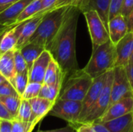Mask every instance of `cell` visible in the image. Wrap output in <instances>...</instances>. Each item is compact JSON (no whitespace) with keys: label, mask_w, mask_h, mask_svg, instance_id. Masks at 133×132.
I'll use <instances>...</instances> for the list:
<instances>
[{"label":"cell","mask_w":133,"mask_h":132,"mask_svg":"<svg viewBox=\"0 0 133 132\" xmlns=\"http://www.w3.org/2000/svg\"><path fill=\"white\" fill-rule=\"evenodd\" d=\"M79 12L81 11L78 8L69 7L58 32L47 49L65 78L79 69L76 55V35Z\"/></svg>","instance_id":"1"},{"label":"cell","mask_w":133,"mask_h":132,"mask_svg":"<svg viewBox=\"0 0 133 132\" xmlns=\"http://www.w3.org/2000/svg\"><path fill=\"white\" fill-rule=\"evenodd\" d=\"M69 7V6L55 8L46 12L36 31L28 42L40 44L47 50L58 32Z\"/></svg>","instance_id":"2"},{"label":"cell","mask_w":133,"mask_h":132,"mask_svg":"<svg viewBox=\"0 0 133 132\" xmlns=\"http://www.w3.org/2000/svg\"><path fill=\"white\" fill-rule=\"evenodd\" d=\"M115 44L111 40L93 49L91 57L83 68L93 79L107 73L116 66Z\"/></svg>","instance_id":"3"},{"label":"cell","mask_w":133,"mask_h":132,"mask_svg":"<svg viewBox=\"0 0 133 132\" xmlns=\"http://www.w3.org/2000/svg\"><path fill=\"white\" fill-rule=\"evenodd\" d=\"M93 80L83 69H78L65 78L58 99L83 101Z\"/></svg>","instance_id":"4"},{"label":"cell","mask_w":133,"mask_h":132,"mask_svg":"<svg viewBox=\"0 0 133 132\" xmlns=\"http://www.w3.org/2000/svg\"><path fill=\"white\" fill-rule=\"evenodd\" d=\"M82 109V101L58 99L48 114L65 121L68 124L76 128L78 126Z\"/></svg>","instance_id":"5"},{"label":"cell","mask_w":133,"mask_h":132,"mask_svg":"<svg viewBox=\"0 0 133 132\" xmlns=\"http://www.w3.org/2000/svg\"><path fill=\"white\" fill-rule=\"evenodd\" d=\"M87 23L93 49L110 40L108 29L95 9H89L83 12Z\"/></svg>","instance_id":"6"},{"label":"cell","mask_w":133,"mask_h":132,"mask_svg":"<svg viewBox=\"0 0 133 132\" xmlns=\"http://www.w3.org/2000/svg\"><path fill=\"white\" fill-rule=\"evenodd\" d=\"M114 77V70H111L107 72L105 82L101 91V93L97 100L96 103L91 109L86 120L83 122H94L98 120L108 110L110 100H111V85Z\"/></svg>","instance_id":"7"},{"label":"cell","mask_w":133,"mask_h":132,"mask_svg":"<svg viewBox=\"0 0 133 132\" xmlns=\"http://www.w3.org/2000/svg\"><path fill=\"white\" fill-rule=\"evenodd\" d=\"M114 70V77L111 85L110 104L112 105L115 102L133 93L127 77L125 66H115Z\"/></svg>","instance_id":"8"},{"label":"cell","mask_w":133,"mask_h":132,"mask_svg":"<svg viewBox=\"0 0 133 132\" xmlns=\"http://www.w3.org/2000/svg\"><path fill=\"white\" fill-rule=\"evenodd\" d=\"M44 14L45 12H39L31 18L27 19L23 22L14 26L15 33L17 37L16 49H20L29 41L30 37L36 31Z\"/></svg>","instance_id":"9"},{"label":"cell","mask_w":133,"mask_h":132,"mask_svg":"<svg viewBox=\"0 0 133 132\" xmlns=\"http://www.w3.org/2000/svg\"><path fill=\"white\" fill-rule=\"evenodd\" d=\"M106 75L107 73L101 75L98 77H96L93 80V83L91 86L90 87L87 95L85 96L83 102V109L81 114L79 118L78 125L81 123H83L86 118L87 117L89 113L90 112L91 109L96 103L97 100H98L101 91L103 89L105 79H106Z\"/></svg>","instance_id":"10"},{"label":"cell","mask_w":133,"mask_h":132,"mask_svg":"<svg viewBox=\"0 0 133 132\" xmlns=\"http://www.w3.org/2000/svg\"><path fill=\"white\" fill-rule=\"evenodd\" d=\"M132 111L133 93H132L111 105L105 111V113L98 120L96 121V122L104 123L108 121L124 116Z\"/></svg>","instance_id":"11"},{"label":"cell","mask_w":133,"mask_h":132,"mask_svg":"<svg viewBox=\"0 0 133 132\" xmlns=\"http://www.w3.org/2000/svg\"><path fill=\"white\" fill-rule=\"evenodd\" d=\"M29 101L32 110V114L29 122V131L32 132L35 126L39 124L46 115L49 114L55 102H52L49 100L40 96L30 99Z\"/></svg>","instance_id":"12"},{"label":"cell","mask_w":133,"mask_h":132,"mask_svg":"<svg viewBox=\"0 0 133 132\" xmlns=\"http://www.w3.org/2000/svg\"><path fill=\"white\" fill-rule=\"evenodd\" d=\"M52 58L51 53L48 50H44L35 60L29 71V82L44 83L46 70Z\"/></svg>","instance_id":"13"},{"label":"cell","mask_w":133,"mask_h":132,"mask_svg":"<svg viewBox=\"0 0 133 132\" xmlns=\"http://www.w3.org/2000/svg\"><path fill=\"white\" fill-rule=\"evenodd\" d=\"M116 66H126L133 54V32H128L116 44Z\"/></svg>","instance_id":"14"},{"label":"cell","mask_w":133,"mask_h":132,"mask_svg":"<svg viewBox=\"0 0 133 132\" xmlns=\"http://www.w3.org/2000/svg\"><path fill=\"white\" fill-rule=\"evenodd\" d=\"M32 1L34 0H19L1 12L0 24L7 26L15 25L19 15Z\"/></svg>","instance_id":"15"},{"label":"cell","mask_w":133,"mask_h":132,"mask_svg":"<svg viewBox=\"0 0 133 132\" xmlns=\"http://www.w3.org/2000/svg\"><path fill=\"white\" fill-rule=\"evenodd\" d=\"M108 32L110 40L114 44H116L122 38H123L128 31V26L125 18L120 13L108 21Z\"/></svg>","instance_id":"16"},{"label":"cell","mask_w":133,"mask_h":132,"mask_svg":"<svg viewBox=\"0 0 133 132\" xmlns=\"http://www.w3.org/2000/svg\"><path fill=\"white\" fill-rule=\"evenodd\" d=\"M0 74L12 86L16 75L14 63V50L2 53L0 56Z\"/></svg>","instance_id":"17"},{"label":"cell","mask_w":133,"mask_h":132,"mask_svg":"<svg viewBox=\"0 0 133 132\" xmlns=\"http://www.w3.org/2000/svg\"><path fill=\"white\" fill-rule=\"evenodd\" d=\"M102 124L108 128L110 132H132L133 111Z\"/></svg>","instance_id":"18"},{"label":"cell","mask_w":133,"mask_h":132,"mask_svg":"<svg viewBox=\"0 0 133 132\" xmlns=\"http://www.w3.org/2000/svg\"><path fill=\"white\" fill-rule=\"evenodd\" d=\"M65 79V76L62 72L60 66L52 58L46 70L44 79V84L62 86Z\"/></svg>","instance_id":"19"},{"label":"cell","mask_w":133,"mask_h":132,"mask_svg":"<svg viewBox=\"0 0 133 132\" xmlns=\"http://www.w3.org/2000/svg\"><path fill=\"white\" fill-rule=\"evenodd\" d=\"M19 50L26 62L27 68H28V72H29L34 62L35 61V60L46 49L40 44L32 43V42H28L24 46H23Z\"/></svg>","instance_id":"20"},{"label":"cell","mask_w":133,"mask_h":132,"mask_svg":"<svg viewBox=\"0 0 133 132\" xmlns=\"http://www.w3.org/2000/svg\"><path fill=\"white\" fill-rule=\"evenodd\" d=\"M111 0H90L88 9H95L101 18L102 19L104 23L108 29V14L110 4Z\"/></svg>","instance_id":"21"},{"label":"cell","mask_w":133,"mask_h":132,"mask_svg":"<svg viewBox=\"0 0 133 132\" xmlns=\"http://www.w3.org/2000/svg\"><path fill=\"white\" fill-rule=\"evenodd\" d=\"M14 26L6 30L0 39V51L2 54L16 48L17 37L15 33Z\"/></svg>","instance_id":"22"},{"label":"cell","mask_w":133,"mask_h":132,"mask_svg":"<svg viewBox=\"0 0 133 132\" xmlns=\"http://www.w3.org/2000/svg\"><path fill=\"white\" fill-rule=\"evenodd\" d=\"M22 97L19 96H0V101L9 111L12 119H16L18 115Z\"/></svg>","instance_id":"23"},{"label":"cell","mask_w":133,"mask_h":132,"mask_svg":"<svg viewBox=\"0 0 133 132\" xmlns=\"http://www.w3.org/2000/svg\"><path fill=\"white\" fill-rule=\"evenodd\" d=\"M42 9V0H34L32 1L23 11V12L18 17L16 24L23 22L24 20L31 18Z\"/></svg>","instance_id":"24"},{"label":"cell","mask_w":133,"mask_h":132,"mask_svg":"<svg viewBox=\"0 0 133 132\" xmlns=\"http://www.w3.org/2000/svg\"><path fill=\"white\" fill-rule=\"evenodd\" d=\"M62 86L61 85H48L43 83L38 96L55 102L59 96Z\"/></svg>","instance_id":"25"},{"label":"cell","mask_w":133,"mask_h":132,"mask_svg":"<svg viewBox=\"0 0 133 132\" xmlns=\"http://www.w3.org/2000/svg\"><path fill=\"white\" fill-rule=\"evenodd\" d=\"M31 114H32V110H31V105L30 103L29 100L22 99L19 112H18V115L16 119L20 121L25 124H27L28 128H29V122L30 120Z\"/></svg>","instance_id":"26"},{"label":"cell","mask_w":133,"mask_h":132,"mask_svg":"<svg viewBox=\"0 0 133 132\" xmlns=\"http://www.w3.org/2000/svg\"><path fill=\"white\" fill-rule=\"evenodd\" d=\"M29 82V72L28 70L21 72V73H16L15 80H14V83H13V86L16 89L17 93L19 94V96H20L22 97L26 87L27 86Z\"/></svg>","instance_id":"27"},{"label":"cell","mask_w":133,"mask_h":132,"mask_svg":"<svg viewBox=\"0 0 133 132\" xmlns=\"http://www.w3.org/2000/svg\"><path fill=\"white\" fill-rule=\"evenodd\" d=\"M89 2H90V0H58L57 4L55 8H59V7H63V6L76 7L83 13L87 10Z\"/></svg>","instance_id":"28"},{"label":"cell","mask_w":133,"mask_h":132,"mask_svg":"<svg viewBox=\"0 0 133 132\" xmlns=\"http://www.w3.org/2000/svg\"><path fill=\"white\" fill-rule=\"evenodd\" d=\"M43 83L35 82H29L26 89L22 96V99L25 100H30L39 96L41 89L42 87Z\"/></svg>","instance_id":"29"},{"label":"cell","mask_w":133,"mask_h":132,"mask_svg":"<svg viewBox=\"0 0 133 132\" xmlns=\"http://www.w3.org/2000/svg\"><path fill=\"white\" fill-rule=\"evenodd\" d=\"M14 63L16 73H21L28 70L26 62L19 49L14 50Z\"/></svg>","instance_id":"30"},{"label":"cell","mask_w":133,"mask_h":132,"mask_svg":"<svg viewBox=\"0 0 133 132\" xmlns=\"http://www.w3.org/2000/svg\"><path fill=\"white\" fill-rule=\"evenodd\" d=\"M0 96H19V94L14 86L6 80L0 84Z\"/></svg>","instance_id":"31"},{"label":"cell","mask_w":133,"mask_h":132,"mask_svg":"<svg viewBox=\"0 0 133 132\" xmlns=\"http://www.w3.org/2000/svg\"><path fill=\"white\" fill-rule=\"evenodd\" d=\"M123 1L124 0H111V4H110V9H109L108 21L110 19H111L115 16L120 14Z\"/></svg>","instance_id":"32"},{"label":"cell","mask_w":133,"mask_h":132,"mask_svg":"<svg viewBox=\"0 0 133 132\" xmlns=\"http://www.w3.org/2000/svg\"><path fill=\"white\" fill-rule=\"evenodd\" d=\"M133 11V0H124L120 13L125 18V19L129 16Z\"/></svg>","instance_id":"33"},{"label":"cell","mask_w":133,"mask_h":132,"mask_svg":"<svg viewBox=\"0 0 133 132\" xmlns=\"http://www.w3.org/2000/svg\"><path fill=\"white\" fill-rule=\"evenodd\" d=\"M11 132H30L28 125L23 124L17 119L12 120V127Z\"/></svg>","instance_id":"34"},{"label":"cell","mask_w":133,"mask_h":132,"mask_svg":"<svg viewBox=\"0 0 133 132\" xmlns=\"http://www.w3.org/2000/svg\"><path fill=\"white\" fill-rule=\"evenodd\" d=\"M76 132H97L90 122H84L79 124L76 128Z\"/></svg>","instance_id":"35"},{"label":"cell","mask_w":133,"mask_h":132,"mask_svg":"<svg viewBox=\"0 0 133 132\" xmlns=\"http://www.w3.org/2000/svg\"><path fill=\"white\" fill-rule=\"evenodd\" d=\"M12 121L0 119V132H11Z\"/></svg>","instance_id":"36"},{"label":"cell","mask_w":133,"mask_h":132,"mask_svg":"<svg viewBox=\"0 0 133 132\" xmlns=\"http://www.w3.org/2000/svg\"><path fill=\"white\" fill-rule=\"evenodd\" d=\"M58 0H42V9L41 12H46L54 9L57 4Z\"/></svg>","instance_id":"37"},{"label":"cell","mask_w":133,"mask_h":132,"mask_svg":"<svg viewBox=\"0 0 133 132\" xmlns=\"http://www.w3.org/2000/svg\"><path fill=\"white\" fill-rule=\"evenodd\" d=\"M125 67V71L127 74V77L133 93V62H129Z\"/></svg>","instance_id":"38"},{"label":"cell","mask_w":133,"mask_h":132,"mask_svg":"<svg viewBox=\"0 0 133 132\" xmlns=\"http://www.w3.org/2000/svg\"><path fill=\"white\" fill-rule=\"evenodd\" d=\"M36 132H76V128L70 124H67L65 127L61 128H57V129H53V130H47V131L38 130Z\"/></svg>","instance_id":"39"},{"label":"cell","mask_w":133,"mask_h":132,"mask_svg":"<svg viewBox=\"0 0 133 132\" xmlns=\"http://www.w3.org/2000/svg\"><path fill=\"white\" fill-rule=\"evenodd\" d=\"M0 119H5V120H11L12 121V117L9 113V111L6 110L5 106L2 104V103L0 101Z\"/></svg>","instance_id":"40"},{"label":"cell","mask_w":133,"mask_h":132,"mask_svg":"<svg viewBox=\"0 0 133 132\" xmlns=\"http://www.w3.org/2000/svg\"><path fill=\"white\" fill-rule=\"evenodd\" d=\"M92 124L93 128L95 129V131L97 132H110V131L108 129V128L102 123L100 122H90Z\"/></svg>","instance_id":"41"},{"label":"cell","mask_w":133,"mask_h":132,"mask_svg":"<svg viewBox=\"0 0 133 132\" xmlns=\"http://www.w3.org/2000/svg\"><path fill=\"white\" fill-rule=\"evenodd\" d=\"M19 0H0V12Z\"/></svg>","instance_id":"42"},{"label":"cell","mask_w":133,"mask_h":132,"mask_svg":"<svg viewBox=\"0 0 133 132\" xmlns=\"http://www.w3.org/2000/svg\"><path fill=\"white\" fill-rule=\"evenodd\" d=\"M126 22H127V26H128V31L133 32V11L129 15V16L126 19Z\"/></svg>","instance_id":"43"},{"label":"cell","mask_w":133,"mask_h":132,"mask_svg":"<svg viewBox=\"0 0 133 132\" xmlns=\"http://www.w3.org/2000/svg\"><path fill=\"white\" fill-rule=\"evenodd\" d=\"M13 26H14V25H13ZM13 26H4V25L0 24V34H1L2 33H4L5 31H6V30H9V28L12 27Z\"/></svg>","instance_id":"44"},{"label":"cell","mask_w":133,"mask_h":132,"mask_svg":"<svg viewBox=\"0 0 133 132\" xmlns=\"http://www.w3.org/2000/svg\"><path fill=\"white\" fill-rule=\"evenodd\" d=\"M5 81H6L5 78L4 76H2V75L0 74V84H1V83H2V82H4Z\"/></svg>","instance_id":"45"},{"label":"cell","mask_w":133,"mask_h":132,"mask_svg":"<svg viewBox=\"0 0 133 132\" xmlns=\"http://www.w3.org/2000/svg\"><path fill=\"white\" fill-rule=\"evenodd\" d=\"M129 62H133V54L132 55L131 58H130V61H129Z\"/></svg>","instance_id":"46"},{"label":"cell","mask_w":133,"mask_h":132,"mask_svg":"<svg viewBox=\"0 0 133 132\" xmlns=\"http://www.w3.org/2000/svg\"><path fill=\"white\" fill-rule=\"evenodd\" d=\"M5 32H4V33H5ZM2 33L0 34V39H1V37H2V36L3 35V33Z\"/></svg>","instance_id":"47"},{"label":"cell","mask_w":133,"mask_h":132,"mask_svg":"<svg viewBox=\"0 0 133 132\" xmlns=\"http://www.w3.org/2000/svg\"><path fill=\"white\" fill-rule=\"evenodd\" d=\"M1 54H2V53H1V51H0V56H1Z\"/></svg>","instance_id":"48"},{"label":"cell","mask_w":133,"mask_h":132,"mask_svg":"<svg viewBox=\"0 0 133 132\" xmlns=\"http://www.w3.org/2000/svg\"><path fill=\"white\" fill-rule=\"evenodd\" d=\"M132 132H133V131H132Z\"/></svg>","instance_id":"49"}]
</instances>
